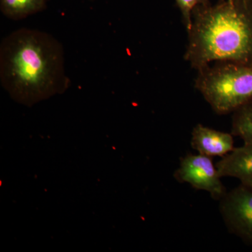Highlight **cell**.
Returning a JSON list of instances; mask_svg holds the SVG:
<instances>
[{
    "mask_svg": "<svg viewBox=\"0 0 252 252\" xmlns=\"http://www.w3.org/2000/svg\"><path fill=\"white\" fill-rule=\"evenodd\" d=\"M0 81L15 101L29 107L63 94L70 79L62 44L39 30L12 32L0 45Z\"/></svg>",
    "mask_w": 252,
    "mask_h": 252,
    "instance_id": "obj_1",
    "label": "cell"
},
{
    "mask_svg": "<svg viewBox=\"0 0 252 252\" xmlns=\"http://www.w3.org/2000/svg\"><path fill=\"white\" fill-rule=\"evenodd\" d=\"M184 59L200 68L217 61L252 64V0H219L192 13Z\"/></svg>",
    "mask_w": 252,
    "mask_h": 252,
    "instance_id": "obj_2",
    "label": "cell"
},
{
    "mask_svg": "<svg viewBox=\"0 0 252 252\" xmlns=\"http://www.w3.org/2000/svg\"><path fill=\"white\" fill-rule=\"evenodd\" d=\"M195 88L217 114H230L252 99V64L217 61L198 69Z\"/></svg>",
    "mask_w": 252,
    "mask_h": 252,
    "instance_id": "obj_3",
    "label": "cell"
},
{
    "mask_svg": "<svg viewBox=\"0 0 252 252\" xmlns=\"http://www.w3.org/2000/svg\"><path fill=\"white\" fill-rule=\"evenodd\" d=\"M174 177L180 183H188L194 189L206 190L214 200H220L227 193L211 157L202 154H189L182 158Z\"/></svg>",
    "mask_w": 252,
    "mask_h": 252,
    "instance_id": "obj_4",
    "label": "cell"
},
{
    "mask_svg": "<svg viewBox=\"0 0 252 252\" xmlns=\"http://www.w3.org/2000/svg\"><path fill=\"white\" fill-rule=\"evenodd\" d=\"M220 210L227 228L252 245V187L240 184L220 200Z\"/></svg>",
    "mask_w": 252,
    "mask_h": 252,
    "instance_id": "obj_5",
    "label": "cell"
},
{
    "mask_svg": "<svg viewBox=\"0 0 252 252\" xmlns=\"http://www.w3.org/2000/svg\"><path fill=\"white\" fill-rule=\"evenodd\" d=\"M191 135V147L202 155L223 157L235 148L231 132H221L198 124L193 127Z\"/></svg>",
    "mask_w": 252,
    "mask_h": 252,
    "instance_id": "obj_6",
    "label": "cell"
},
{
    "mask_svg": "<svg viewBox=\"0 0 252 252\" xmlns=\"http://www.w3.org/2000/svg\"><path fill=\"white\" fill-rule=\"evenodd\" d=\"M220 178L238 179L242 185L252 187V145L244 144L222 157L216 165Z\"/></svg>",
    "mask_w": 252,
    "mask_h": 252,
    "instance_id": "obj_7",
    "label": "cell"
},
{
    "mask_svg": "<svg viewBox=\"0 0 252 252\" xmlns=\"http://www.w3.org/2000/svg\"><path fill=\"white\" fill-rule=\"evenodd\" d=\"M48 0H0L1 13L9 19L19 21L44 11Z\"/></svg>",
    "mask_w": 252,
    "mask_h": 252,
    "instance_id": "obj_8",
    "label": "cell"
},
{
    "mask_svg": "<svg viewBox=\"0 0 252 252\" xmlns=\"http://www.w3.org/2000/svg\"><path fill=\"white\" fill-rule=\"evenodd\" d=\"M231 133L252 145V99L233 112Z\"/></svg>",
    "mask_w": 252,
    "mask_h": 252,
    "instance_id": "obj_9",
    "label": "cell"
},
{
    "mask_svg": "<svg viewBox=\"0 0 252 252\" xmlns=\"http://www.w3.org/2000/svg\"><path fill=\"white\" fill-rule=\"evenodd\" d=\"M209 0H175L177 7L182 14V22L187 31L190 29L192 23V13L198 5L205 4Z\"/></svg>",
    "mask_w": 252,
    "mask_h": 252,
    "instance_id": "obj_10",
    "label": "cell"
}]
</instances>
